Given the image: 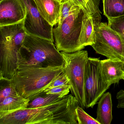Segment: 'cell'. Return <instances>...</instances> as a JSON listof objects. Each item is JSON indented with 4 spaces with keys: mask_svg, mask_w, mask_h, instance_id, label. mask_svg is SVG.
<instances>
[{
    "mask_svg": "<svg viewBox=\"0 0 124 124\" xmlns=\"http://www.w3.org/2000/svg\"><path fill=\"white\" fill-rule=\"evenodd\" d=\"M103 14L107 19L124 15V0H103Z\"/></svg>",
    "mask_w": 124,
    "mask_h": 124,
    "instance_id": "2e32d148",
    "label": "cell"
},
{
    "mask_svg": "<svg viewBox=\"0 0 124 124\" xmlns=\"http://www.w3.org/2000/svg\"><path fill=\"white\" fill-rule=\"evenodd\" d=\"M61 53L64 60V71L69 80L72 94L77 99L80 106L85 108V80L88 53L82 50Z\"/></svg>",
    "mask_w": 124,
    "mask_h": 124,
    "instance_id": "5b68a950",
    "label": "cell"
},
{
    "mask_svg": "<svg viewBox=\"0 0 124 124\" xmlns=\"http://www.w3.org/2000/svg\"><path fill=\"white\" fill-rule=\"evenodd\" d=\"M70 89V85H63L55 87L48 90H45L40 93L48 94H59L62 97H64L65 96L68 95L69 93Z\"/></svg>",
    "mask_w": 124,
    "mask_h": 124,
    "instance_id": "603a6c76",
    "label": "cell"
},
{
    "mask_svg": "<svg viewBox=\"0 0 124 124\" xmlns=\"http://www.w3.org/2000/svg\"><path fill=\"white\" fill-rule=\"evenodd\" d=\"M116 98L117 102V108H124V90H120L117 93Z\"/></svg>",
    "mask_w": 124,
    "mask_h": 124,
    "instance_id": "cb8c5ba5",
    "label": "cell"
},
{
    "mask_svg": "<svg viewBox=\"0 0 124 124\" xmlns=\"http://www.w3.org/2000/svg\"><path fill=\"white\" fill-rule=\"evenodd\" d=\"M123 80H124V77H123Z\"/></svg>",
    "mask_w": 124,
    "mask_h": 124,
    "instance_id": "4316f807",
    "label": "cell"
},
{
    "mask_svg": "<svg viewBox=\"0 0 124 124\" xmlns=\"http://www.w3.org/2000/svg\"><path fill=\"white\" fill-rule=\"evenodd\" d=\"M30 101L20 95L7 97L0 102V117L27 108Z\"/></svg>",
    "mask_w": 124,
    "mask_h": 124,
    "instance_id": "9a60e30c",
    "label": "cell"
},
{
    "mask_svg": "<svg viewBox=\"0 0 124 124\" xmlns=\"http://www.w3.org/2000/svg\"><path fill=\"white\" fill-rule=\"evenodd\" d=\"M72 1L76 6H79L82 10H83L86 8L89 0H72Z\"/></svg>",
    "mask_w": 124,
    "mask_h": 124,
    "instance_id": "d4e9b609",
    "label": "cell"
},
{
    "mask_svg": "<svg viewBox=\"0 0 124 124\" xmlns=\"http://www.w3.org/2000/svg\"><path fill=\"white\" fill-rule=\"evenodd\" d=\"M91 46L96 53L124 63V44L119 35L107 23L101 22L96 28Z\"/></svg>",
    "mask_w": 124,
    "mask_h": 124,
    "instance_id": "52a82bcc",
    "label": "cell"
},
{
    "mask_svg": "<svg viewBox=\"0 0 124 124\" xmlns=\"http://www.w3.org/2000/svg\"><path fill=\"white\" fill-rule=\"evenodd\" d=\"M43 18L52 26L58 24L60 16L61 2L58 0H34Z\"/></svg>",
    "mask_w": 124,
    "mask_h": 124,
    "instance_id": "4fadbf2b",
    "label": "cell"
},
{
    "mask_svg": "<svg viewBox=\"0 0 124 124\" xmlns=\"http://www.w3.org/2000/svg\"><path fill=\"white\" fill-rule=\"evenodd\" d=\"M64 64L63 55L54 42L26 34L19 52L18 66L43 68L64 66Z\"/></svg>",
    "mask_w": 124,
    "mask_h": 124,
    "instance_id": "7a4b0ae2",
    "label": "cell"
},
{
    "mask_svg": "<svg viewBox=\"0 0 124 124\" xmlns=\"http://www.w3.org/2000/svg\"><path fill=\"white\" fill-rule=\"evenodd\" d=\"M101 71L104 82L111 86L119 83L124 76V63L107 59L101 61Z\"/></svg>",
    "mask_w": 124,
    "mask_h": 124,
    "instance_id": "7c38bea8",
    "label": "cell"
},
{
    "mask_svg": "<svg viewBox=\"0 0 124 124\" xmlns=\"http://www.w3.org/2000/svg\"><path fill=\"white\" fill-rule=\"evenodd\" d=\"M63 70L64 66H19L11 80L19 95L30 99L43 91Z\"/></svg>",
    "mask_w": 124,
    "mask_h": 124,
    "instance_id": "277c9868",
    "label": "cell"
},
{
    "mask_svg": "<svg viewBox=\"0 0 124 124\" xmlns=\"http://www.w3.org/2000/svg\"><path fill=\"white\" fill-rule=\"evenodd\" d=\"M26 8L24 28L26 34L54 42L53 27L41 16L34 0H23Z\"/></svg>",
    "mask_w": 124,
    "mask_h": 124,
    "instance_id": "9c48e42d",
    "label": "cell"
},
{
    "mask_svg": "<svg viewBox=\"0 0 124 124\" xmlns=\"http://www.w3.org/2000/svg\"><path fill=\"white\" fill-rule=\"evenodd\" d=\"M24 20L0 26V78L11 79L18 69V53L26 33Z\"/></svg>",
    "mask_w": 124,
    "mask_h": 124,
    "instance_id": "3957f363",
    "label": "cell"
},
{
    "mask_svg": "<svg viewBox=\"0 0 124 124\" xmlns=\"http://www.w3.org/2000/svg\"><path fill=\"white\" fill-rule=\"evenodd\" d=\"M80 106L75 109L76 118L78 124H100L99 123L88 114Z\"/></svg>",
    "mask_w": 124,
    "mask_h": 124,
    "instance_id": "44dd1931",
    "label": "cell"
},
{
    "mask_svg": "<svg viewBox=\"0 0 124 124\" xmlns=\"http://www.w3.org/2000/svg\"><path fill=\"white\" fill-rule=\"evenodd\" d=\"M62 97L58 94H45L40 93L30 99L27 108H35L45 106L55 103L62 99Z\"/></svg>",
    "mask_w": 124,
    "mask_h": 124,
    "instance_id": "e0dca14e",
    "label": "cell"
},
{
    "mask_svg": "<svg viewBox=\"0 0 124 124\" xmlns=\"http://www.w3.org/2000/svg\"><path fill=\"white\" fill-rule=\"evenodd\" d=\"M79 105L72 95L51 104L26 108L0 117V124H77L75 109Z\"/></svg>",
    "mask_w": 124,
    "mask_h": 124,
    "instance_id": "6da1fadb",
    "label": "cell"
},
{
    "mask_svg": "<svg viewBox=\"0 0 124 124\" xmlns=\"http://www.w3.org/2000/svg\"><path fill=\"white\" fill-rule=\"evenodd\" d=\"M100 0H89L85 9L79 43L82 47L91 46L94 43L95 31L101 23Z\"/></svg>",
    "mask_w": 124,
    "mask_h": 124,
    "instance_id": "30bf717a",
    "label": "cell"
},
{
    "mask_svg": "<svg viewBox=\"0 0 124 124\" xmlns=\"http://www.w3.org/2000/svg\"><path fill=\"white\" fill-rule=\"evenodd\" d=\"M84 13L78 8L61 23L53 28L56 47L59 51L73 53L84 49L79 43Z\"/></svg>",
    "mask_w": 124,
    "mask_h": 124,
    "instance_id": "8992f818",
    "label": "cell"
},
{
    "mask_svg": "<svg viewBox=\"0 0 124 124\" xmlns=\"http://www.w3.org/2000/svg\"><path fill=\"white\" fill-rule=\"evenodd\" d=\"M69 85H70L69 80L63 70L62 72L58 75L54 80L46 88L45 90H48L58 86Z\"/></svg>",
    "mask_w": 124,
    "mask_h": 124,
    "instance_id": "7402d4cb",
    "label": "cell"
},
{
    "mask_svg": "<svg viewBox=\"0 0 124 124\" xmlns=\"http://www.w3.org/2000/svg\"><path fill=\"white\" fill-rule=\"evenodd\" d=\"M59 0V1H60V2H62V1H63V0Z\"/></svg>",
    "mask_w": 124,
    "mask_h": 124,
    "instance_id": "484cf974",
    "label": "cell"
},
{
    "mask_svg": "<svg viewBox=\"0 0 124 124\" xmlns=\"http://www.w3.org/2000/svg\"><path fill=\"white\" fill-rule=\"evenodd\" d=\"M108 19V24L119 35L124 45V15L120 17Z\"/></svg>",
    "mask_w": 124,
    "mask_h": 124,
    "instance_id": "ffe728a7",
    "label": "cell"
},
{
    "mask_svg": "<svg viewBox=\"0 0 124 124\" xmlns=\"http://www.w3.org/2000/svg\"><path fill=\"white\" fill-rule=\"evenodd\" d=\"M19 96L11 79L0 78V102L7 97Z\"/></svg>",
    "mask_w": 124,
    "mask_h": 124,
    "instance_id": "ac0fdd59",
    "label": "cell"
},
{
    "mask_svg": "<svg viewBox=\"0 0 124 124\" xmlns=\"http://www.w3.org/2000/svg\"><path fill=\"white\" fill-rule=\"evenodd\" d=\"M98 104L96 119L100 124H111L113 119L111 93L109 92L104 93Z\"/></svg>",
    "mask_w": 124,
    "mask_h": 124,
    "instance_id": "5bb4252c",
    "label": "cell"
},
{
    "mask_svg": "<svg viewBox=\"0 0 124 124\" xmlns=\"http://www.w3.org/2000/svg\"><path fill=\"white\" fill-rule=\"evenodd\" d=\"M100 58L89 57L85 80V108H93L110 86L102 78Z\"/></svg>",
    "mask_w": 124,
    "mask_h": 124,
    "instance_id": "ba28073f",
    "label": "cell"
},
{
    "mask_svg": "<svg viewBox=\"0 0 124 124\" xmlns=\"http://www.w3.org/2000/svg\"><path fill=\"white\" fill-rule=\"evenodd\" d=\"M26 8L23 0L0 1V26L12 25L23 21Z\"/></svg>",
    "mask_w": 124,
    "mask_h": 124,
    "instance_id": "8fae6325",
    "label": "cell"
},
{
    "mask_svg": "<svg viewBox=\"0 0 124 124\" xmlns=\"http://www.w3.org/2000/svg\"><path fill=\"white\" fill-rule=\"evenodd\" d=\"M1 0H0V1H1Z\"/></svg>",
    "mask_w": 124,
    "mask_h": 124,
    "instance_id": "83f0119b",
    "label": "cell"
},
{
    "mask_svg": "<svg viewBox=\"0 0 124 124\" xmlns=\"http://www.w3.org/2000/svg\"><path fill=\"white\" fill-rule=\"evenodd\" d=\"M80 7L76 6L72 0H64L61 2L60 16L58 24L61 23L65 19L77 10Z\"/></svg>",
    "mask_w": 124,
    "mask_h": 124,
    "instance_id": "d6986e66",
    "label": "cell"
}]
</instances>
